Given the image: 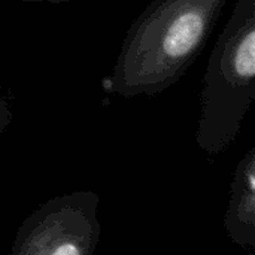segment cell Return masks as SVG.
<instances>
[{"label": "cell", "instance_id": "cell-1", "mask_svg": "<svg viewBox=\"0 0 255 255\" xmlns=\"http://www.w3.org/2000/svg\"><path fill=\"white\" fill-rule=\"evenodd\" d=\"M226 3L152 0L130 25L103 90L131 99L170 88L205 49Z\"/></svg>", "mask_w": 255, "mask_h": 255}, {"label": "cell", "instance_id": "cell-2", "mask_svg": "<svg viewBox=\"0 0 255 255\" xmlns=\"http://www.w3.org/2000/svg\"><path fill=\"white\" fill-rule=\"evenodd\" d=\"M255 100V0H236L206 66L196 143L209 155L230 148Z\"/></svg>", "mask_w": 255, "mask_h": 255}, {"label": "cell", "instance_id": "cell-3", "mask_svg": "<svg viewBox=\"0 0 255 255\" xmlns=\"http://www.w3.org/2000/svg\"><path fill=\"white\" fill-rule=\"evenodd\" d=\"M100 196L73 191L46 200L19 226L13 255H91L100 241Z\"/></svg>", "mask_w": 255, "mask_h": 255}, {"label": "cell", "instance_id": "cell-4", "mask_svg": "<svg viewBox=\"0 0 255 255\" xmlns=\"http://www.w3.org/2000/svg\"><path fill=\"white\" fill-rule=\"evenodd\" d=\"M224 227L233 244L255 250V148L251 146L236 166Z\"/></svg>", "mask_w": 255, "mask_h": 255}, {"label": "cell", "instance_id": "cell-5", "mask_svg": "<svg viewBox=\"0 0 255 255\" xmlns=\"http://www.w3.org/2000/svg\"><path fill=\"white\" fill-rule=\"evenodd\" d=\"M18 1H25V3H64V1H72V0H18Z\"/></svg>", "mask_w": 255, "mask_h": 255}]
</instances>
